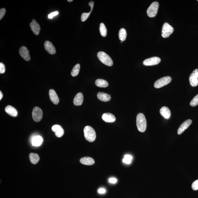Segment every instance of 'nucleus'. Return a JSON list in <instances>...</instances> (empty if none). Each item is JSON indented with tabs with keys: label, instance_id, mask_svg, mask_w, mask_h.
Here are the masks:
<instances>
[{
	"label": "nucleus",
	"instance_id": "1",
	"mask_svg": "<svg viewBox=\"0 0 198 198\" xmlns=\"http://www.w3.org/2000/svg\"><path fill=\"white\" fill-rule=\"evenodd\" d=\"M136 126L138 130L141 132H143L146 130L147 122L144 115L142 113L138 114L136 116Z\"/></svg>",
	"mask_w": 198,
	"mask_h": 198
},
{
	"label": "nucleus",
	"instance_id": "2",
	"mask_svg": "<svg viewBox=\"0 0 198 198\" xmlns=\"http://www.w3.org/2000/svg\"><path fill=\"white\" fill-rule=\"evenodd\" d=\"M85 139L90 142H93L96 139V135L94 129L90 126H85L84 129Z\"/></svg>",
	"mask_w": 198,
	"mask_h": 198
},
{
	"label": "nucleus",
	"instance_id": "3",
	"mask_svg": "<svg viewBox=\"0 0 198 198\" xmlns=\"http://www.w3.org/2000/svg\"><path fill=\"white\" fill-rule=\"evenodd\" d=\"M97 57L102 63L107 66H111L113 65V61L109 55L103 52H98Z\"/></svg>",
	"mask_w": 198,
	"mask_h": 198
},
{
	"label": "nucleus",
	"instance_id": "4",
	"mask_svg": "<svg viewBox=\"0 0 198 198\" xmlns=\"http://www.w3.org/2000/svg\"><path fill=\"white\" fill-rule=\"evenodd\" d=\"M159 4L158 2H154L151 4L147 10L148 16L150 17H154L156 16L159 8Z\"/></svg>",
	"mask_w": 198,
	"mask_h": 198
},
{
	"label": "nucleus",
	"instance_id": "5",
	"mask_svg": "<svg viewBox=\"0 0 198 198\" xmlns=\"http://www.w3.org/2000/svg\"><path fill=\"white\" fill-rule=\"evenodd\" d=\"M174 28L168 23L163 24L162 29V36L163 38H167L174 32Z\"/></svg>",
	"mask_w": 198,
	"mask_h": 198
},
{
	"label": "nucleus",
	"instance_id": "6",
	"mask_svg": "<svg viewBox=\"0 0 198 198\" xmlns=\"http://www.w3.org/2000/svg\"><path fill=\"white\" fill-rule=\"evenodd\" d=\"M170 76H166L158 80L154 84V87L157 89H159L168 85L171 81Z\"/></svg>",
	"mask_w": 198,
	"mask_h": 198
},
{
	"label": "nucleus",
	"instance_id": "7",
	"mask_svg": "<svg viewBox=\"0 0 198 198\" xmlns=\"http://www.w3.org/2000/svg\"><path fill=\"white\" fill-rule=\"evenodd\" d=\"M32 116L33 119L35 122H40L43 117L42 110L38 107H35L33 110Z\"/></svg>",
	"mask_w": 198,
	"mask_h": 198
},
{
	"label": "nucleus",
	"instance_id": "8",
	"mask_svg": "<svg viewBox=\"0 0 198 198\" xmlns=\"http://www.w3.org/2000/svg\"><path fill=\"white\" fill-rule=\"evenodd\" d=\"M160 58L158 57H153L145 59L143 64L145 66H153L158 64L160 62Z\"/></svg>",
	"mask_w": 198,
	"mask_h": 198
},
{
	"label": "nucleus",
	"instance_id": "9",
	"mask_svg": "<svg viewBox=\"0 0 198 198\" xmlns=\"http://www.w3.org/2000/svg\"><path fill=\"white\" fill-rule=\"evenodd\" d=\"M189 82L193 87H196L198 85V69H195L189 77Z\"/></svg>",
	"mask_w": 198,
	"mask_h": 198
},
{
	"label": "nucleus",
	"instance_id": "10",
	"mask_svg": "<svg viewBox=\"0 0 198 198\" xmlns=\"http://www.w3.org/2000/svg\"><path fill=\"white\" fill-rule=\"evenodd\" d=\"M20 55L25 60L29 61L30 60L31 57L29 54V51L25 46L21 47L19 50Z\"/></svg>",
	"mask_w": 198,
	"mask_h": 198
},
{
	"label": "nucleus",
	"instance_id": "11",
	"mask_svg": "<svg viewBox=\"0 0 198 198\" xmlns=\"http://www.w3.org/2000/svg\"><path fill=\"white\" fill-rule=\"evenodd\" d=\"M30 27L34 34L36 35H39L41 31V27L36 20H32V22L30 24Z\"/></svg>",
	"mask_w": 198,
	"mask_h": 198
},
{
	"label": "nucleus",
	"instance_id": "12",
	"mask_svg": "<svg viewBox=\"0 0 198 198\" xmlns=\"http://www.w3.org/2000/svg\"><path fill=\"white\" fill-rule=\"evenodd\" d=\"M45 50L50 55H55L56 53V49L52 42L46 41L44 44Z\"/></svg>",
	"mask_w": 198,
	"mask_h": 198
},
{
	"label": "nucleus",
	"instance_id": "13",
	"mask_svg": "<svg viewBox=\"0 0 198 198\" xmlns=\"http://www.w3.org/2000/svg\"><path fill=\"white\" fill-rule=\"evenodd\" d=\"M52 130L55 132V135L57 137L61 138L62 137L64 133V132L62 128L59 125H55L52 126Z\"/></svg>",
	"mask_w": 198,
	"mask_h": 198
},
{
	"label": "nucleus",
	"instance_id": "14",
	"mask_svg": "<svg viewBox=\"0 0 198 198\" xmlns=\"http://www.w3.org/2000/svg\"><path fill=\"white\" fill-rule=\"evenodd\" d=\"M192 123V120L190 119L187 120L182 123L179 127L178 130V134L180 135L188 128Z\"/></svg>",
	"mask_w": 198,
	"mask_h": 198
},
{
	"label": "nucleus",
	"instance_id": "15",
	"mask_svg": "<svg viewBox=\"0 0 198 198\" xmlns=\"http://www.w3.org/2000/svg\"><path fill=\"white\" fill-rule=\"evenodd\" d=\"M49 95L50 98L52 103L55 105H57L59 102V99L55 91L53 89L49 90Z\"/></svg>",
	"mask_w": 198,
	"mask_h": 198
},
{
	"label": "nucleus",
	"instance_id": "16",
	"mask_svg": "<svg viewBox=\"0 0 198 198\" xmlns=\"http://www.w3.org/2000/svg\"><path fill=\"white\" fill-rule=\"evenodd\" d=\"M43 139L41 136L37 135L32 138L31 143L32 146L38 147L41 146L43 142Z\"/></svg>",
	"mask_w": 198,
	"mask_h": 198
},
{
	"label": "nucleus",
	"instance_id": "17",
	"mask_svg": "<svg viewBox=\"0 0 198 198\" xmlns=\"http://www.w3.org/2000/svg\"><path fill=\"white\" fill-rule=\"evenodd\" d=\"M102 118L104 121L106 122H112L116 121V118L112 113H104Z\"/></svg>",
	"mask_w": 198,
	"mask_h": 198
},
{
	"label": "nucleus",
	"instance_id": "18",
	"mask_svg": "<svg viewBox=\"0 0 198 198\" xmlns=\"http://www.w3.org/2000/svg\"><path fill=\"white\" fill-rule=\"evenodd\" d=\"M83 95L82 93L79 92L76 95L73 100L74 104L76 106H80L83 102Z\"/></svg>",
	"mask_w": 198,
	"mask_h": 198
},
{
	"label": "nucleus",
	"instance_id": "19",
	"mask_svg": "<svg viewBox=\"0 0 198 198\" xmlns=\"http://www.w3.org/2000/svg\"><path fill=\"white\" fill-rule=\"evenodd\" d=\"M160 112L161 115L166 119H169L171 116V112L169 108L166 106H164L161 108Z\"/></svg>",
	"mask_w": 198,
	"mask_h": 198
},
{
	"label": "nucleus",
	"instance_id": "20",
	"mask_svg": "<svg viewBox=\"0 0 198 198\" xmlns=\"http://www.w3.org/2000/svg\"><path fill=\"white\" fill-rule=\"evenodd\" d=\"M97 98L99 100L103 102L109 101L111 98L110 95L103 92H98Z\"/></svg>",
	"mask_w": 198,
	"mask_h": 198
},
{
	"label": "nucleus",
	"instance_id": "21",
	"mask_svg": "<svg viewBox=\"0 0 198 198\" xmlns=\"http://www.w3.org/2000/svg\"><path fill=\"white\" fill-rule=\"evenodd\" d=\"M5 111L7 113L11 116L16 117L17 116L18 112L17 110L10 105L7 106L5 108Z\"/></svg>",
	"mask_w": 198,
	"mask_h": 198
},
{
	"label": "nucleus",
	"instance_id": "22",
	"mask_svg": "<svg viewBox=\"0 0 198 198\" xmlns=\"http://www.w3.org/2000/svg\"><path fill=\"white\" fill-rule=\"evenodd\" d=\"M80 161L82 164L88 166L93 165L95 163L94 160L92 158L87 157L81 158Z\"/></svg>",
	"mask_w": 198,
	"mask_h": 198
},
{
	"label": "nucleus",
	"instance_id": "23",
	"mask_svg": "<svg viewBox=\"0 0 198 198\" xmlns=\"http://www.w3.org/2000/svg\"><path fill=\"white\" fill-rule=\"evenodd\" d=\"M95 84L96 86L99 87H106L109 85L108 83L106 80L102 79H97L95 81Z\"/></svg>",
	"mask_w": 198,
	"mask_h": 198
},
{
	"label": "nucleus",
	"instance_id": "24",
	"mask_svg": "<svg viewBox=\"0 0 198 198\" xmlns=\"http://www.w3.org/2000/svg\"><path fill=\"white\" fill-rule=\"evenodd\" d=\"M30 160L31 163L33 164H36L40 160L39 155L36 153H31L29 155Z\"/></svg>",
	"mask_w": 198,
	"mask_h": 198
},
{
	"label": "nucleus",
	"instance_id": "25",
	"mask_svg": "<svg viewBox=\"0 0 198 198\" xmlns=\"http://www.w3.org/2000/svg\"><path fill=\"white\" fill-rule=\"evenodd\" d=\"M119 39L121 41H124L126 40L127 37V32L126 29L124 28H121L120 30L119 33Z\"/></svg>",
	"mask_w": 198,
	"mask_h": 198
},
{
	"label": "nucleus",
	"instance_id": "26",
	"mask_svg": "<svg viewBox=\"0 0 198 198\" xmlns=\"http://www.w3.org/2000/svg\"><path fill=\"white\" fill-rule=\"evenodd\" d=\"M80 65L79 64H77L74 66L71 73V75L72 76L75 77L78 76L79 73L80 69Z\"/></svg>",
	"mask_w": 198,
	"mask_h": 198
},
{
	"label": "nucleus",
	"instance_id": "27",
	"mask_svg": "<svg viewBox=\"0 0 198 198\" xmlns=\"http://www.w3.org/2000/svg\"><path fill=\"white\" fill-rule=\"evenodd\" d=\"M99 30L101 35L103 37H105L107 35V31L106 28L103 23H101L100 24V27H99Z\"/></svg>",
	"mask_w": 198,
	"mask_h": 198
},
{
	"label": "nucleus",
	"instance_id": "28",
	"mask_svg": "<svg viewBox=\"0 0 198 198\" xmlns=\"http://www.w3.org/2000/svg\"><path fill=\"white\" fill-rule=\"evenodd\" d=\"M198 105V94L196 95L192 99L190 102V106L193 107L196 106Z\"/></svg>",
	"mask_w": 198,
	"mask_h": 198
},
{
	"label": "nucleus",
	"instance_id": "29",
	"mask_svg": "<svg viewBox=\"0 0 198 198\" xmlns=\"http://www.w3.org/2000/svg\"><path fill=\"white\" fill-rule=\"evenodd\" d=\"M92 11H90L88 13H84L82 14V16H81V20L82 22H84L85 21H86L88 17H89L90 15L91 12Z\"/></svg>",
	"mask_w": 198,
	"mask_h": 198
},
{
	"label": "nucleus",
	"instance_id": "30",
	"mask_svg": "<svg viewBox=\"0 0 198 198\" xmlns=\"http://www.w3.org/2000/svg\"><path fill=\"white\" fill-rule=\"evenodd\" d=\"M192 189L194 190H198V179L192 183Z\"/></svg>",
	"mask_w": 198,
	"mask_h": 198
},
{
	"label": "nucleus",
	"instance_id": "31",
	"mask_svg": "<svg viewBox=\"0 0 198 198\" xmlns=\"http://www.w3.org/2000/svg\"><path fill=\"white\" fill-rule=\"evenodd\" d=\"M6 12V10L5 8H2L0 10V20H1L4 15H5Z\"/></svg>",
	"mask_w": 198,
	"mask_h": 198
},
{
	"label": "nucleus",
	"instance_id": "32",
	"mask_svg": "<svg viewBox=\"0 0 198 198\" xmlns=\"http://www.w3.org/2000/svg\"><path fill=\"white\" fill-rule=\"evenodd\" d=\"M5 72V67L3 63H0V73H4Z\"/></svg>",
	"mask_w": 198,
	"mask_h": 198
},
{
	"label": "nucleus",
	"instance_id": "33",
	"mask_svg": "<svg viewBox=\"0 0 198 198\" xmlns=\"http://www.w3.org/2000/svg\"><path fill=\"white\" fill-rule=\"evenodd\" d=\"M58 14V11H55V12L49 14L48 15V18H50V19H52L54 17L56 16V15H57Z\"/></svg>",
	"mask_w": 198,
	"mask_h": 198
},
{
	"label": "nucleus",
	"instance_id": "34",
	"mask_svg": "<svg viewBox=\"0 0 198 198\" xmlns=\"http://www.w3.org/2000/svg\"><path fill=\"white\" fill-rule=\"evenodd\" d=\"M109 181L110 183L115 184L117 182V179L115 178H111L109 179Z\"/></svg>",
	"mask_w": 198,
	"mask_h": 198
},
{
	"label": "nucleus",
	"instance_id": "35",
	"mask_svg": "<svg viewBox=\"0 0 198 198\" xmlns=\"http://www.w3.org/2000/svg\"><path fill=\"white\" fill-rule=\"evenodd\" d=\"M122 162H123L124 163L127 164H130L131 162H132V160L124 158L123 160H122Z\"/></svg>",
	"mask_w": 198,
	"mask_h": 198
},
{
	"label": "nucleus",
	"instance_id": "36",
	"mask_svg": "<svg viewBox=\"0 0 198 198\" xmlns=\"http://www.w3.org/2000/svg\"><path fill=\"white\" fill-rule=\"evenodd\" d=\"M98 192L99 194H104L106 192V190L104 188H100L98 189Z\"/></svg>",
	"mask_w": 198,
	"mask_h": 198
},
{
	"label": "nucleus",
	"instance_id": "37",
	"mask_svg": "<svg viewBox=\"0 0 198 198\" xmlns=\"http://www.w3.org/2000/svg\"><path fill=\"white\" fill-rule=\"evenodd\" d=\"M124 158H126V159L130 160H132V156H131V155H125L124 156Z\"/></svg>",
	"mask_w": 198,
	"mask_h": 198
},
{
	"label": "nucleus",
	"instance_id": "38",
	"mask_svg": "<svg viewBox=\"0 0 198 198\" xmlns=\"http://www.w3.org/2000/svg\"><path fill=\"white\" fill-rule=\"evenodd\" d=\"M94 5V3L93 2H92H92L89 3V6H90V7H91V11H92V9H93Z\"/></svg>",
	"mask_w": 198,
	"mask_h": 198
},
{
	"label": "nucleus",
	"instance_id": "39",
	"mask_svg": "<svg viewBox=\"0 0 198 198\" xmlns=\"http://www.w3.org/2000/svg\"><path fill=\"white\" fill-rule=\"evenodd\" d=\"M3 97V94L2 92L1 91L0 92V100H1L2 99Z\"/></svg>",
	"mask_w": 198,
	"mask_h": 198
},
{
	"label": "nucleus",
	"instance_id": "40",
	"mask_svg": "<svg viewBox=\"0 0 198 198\" xmlns=\"http://www.w3.org/2000/svg\"><path fill=\"white\" fill-rule=\"evenodd\" d=\"M68 1L69 2H72L73 1V0H68Z\"/></svg>",
	"mask_w": 198,
	"mask_h": 198
},
{
	"label": "nucleus",
	"instance_id": "41",
	"mask_svg": "<svg viewBox=\"0 0 198 198\" xmlns=\"http://www.w3.org/2000/svg\"><path fill=\"white\" fill-rule=\"evenodd\" d=\"M197 1H198V0Z\"/></svg>",
	"mask_w": 198,
	"mask_h": 198
}]
</instances>
